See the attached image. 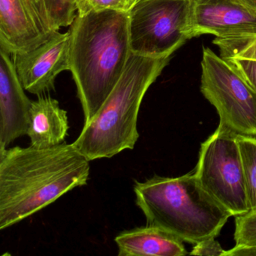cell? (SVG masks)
I'll list each match as a JSON object with an SVG mask.
<instances>
[{
	"mask_svg": "<svg viewBox=\"0 0 256 256\" xmlns=\"http://www.w3.org/2000/svg\"><path fill=\"white\" fill-rule=\"evenodd\" d=\"M90 162L73 144L0 150V229L20 222L86 185Z\"/></svg>",
	"mask_w": 256,
	"mask_h": 256,
	"instance_id": "6da1fadb",
	"label": "cell"
},
{
	"mask_svg": "<svg viewBox=\"0 0 256 256\" xmlns=\"http://www.w3.org/2000/svg\"><path fill=\"white\" fill-rule=\"evenodd\" d=\"M24 90L12 58L0 49V150L28 134L32 101Z\"/></svg>",
	"mask_w": 256,
	"mask_h": 256,
	"instance_id": "8fae6325",
	"label": "cell"
},
{
	"mask_svg": "<svg viewBox=\"0 0 256 256\" xmlns=\"http://www.w3.org/2000/svg\"><path fill=\"white\" fill-rule=\"evenodd\" d=\"M192 36L217 38L256 36V8L240 0H198L193 2Z\"/></svg>",
	"mask_w": 256,
	"mask_h": 256,
	"instance_id": "30bf717a",
	"label": "cell"
},
{
	"mask_svg": "<svg viewBox=\"0 0 256 256\" xmlns=\"http://www.w3.org/2000/svg\"><path fill=\"white\" fill-rule=\"evenodd\" d=\"M12 58L25 90L38 96L44 95L55 90L58 74L70 70V32L58 31L36 48Z\"/></svg>",
	"mask_w": 256,
	"mask_h": 256,
	"instance_id": "9c48e42d",
	"label": "cell"
},
{
	"mask_svg": "<svg viewBox=\"0 0 256 256\" xmlns=\"http://www.w3.org/2000/svg\"><path fill=\"white\" fill-rule=\"evenodd\" d=\"M70 70L89 124L119 82L132 52L128 13L76 16L70 25Z\"/></svg>",
	"mask_w": 256,
	"mask_h": 256,
	"instance_id": "7a4b0ae2",
	"label": "cell"
},
{
	"mask_svg": "<svg viewBox=\"0 0 256 256\" xmlns=\"http://www.w3.org/2000/svg\"><path fill=\"white\" fill-rule=\"evenodd\" d=\"M224 256H256V245H236L224 252Z\"/></svg>",
	"mask_w": 256,
	"mask_h": 256,
	"instance_id": "ffe728a7",
	"label": "cell"
},
{
	"mask_svg": "<svg viewBox=\"0 0 256 256\" xmlns=\"http://www.w3.org/2000/svg\"><path fill=\"white\" fill-rule=\"evenodd\" d=\"M245 178L250 211L256 210V138L236 136Z\"/></svg>",
	"mask_w": 256,
	"mask_h": 256,
	"instance_id": "9a60e30c",
	"label": "cell"
},
{
	"mask_svg": "<svg viewBox=\"0 0 256 256\" xmlns=\"http://www.w3.org/2000/svg\"><path fill=\"white\" fill-rule=\"evenodd\" d=\"M138 1H139V0H138Z\"/></svg>",
	"mask_w": 256,
	"mask_h": 256,
	"instance_id": "603a6c76",
	"label": "cell"
},
{
	"mask_svg": "<svg viewBox=\"0 0 256 256\" xmlns=\"http://www.w3.org/2000/svg\"><path fill=\"white\" fill-rule=\"evenodd\" d=\"M202 91L220 116L218 128L256 136V90L210 48L203 50Z\"/></svg>",
	"mask_w": 256,
	"mask_h": 256,
	"instance_id": "8992f818",
	"label": "cell"
},
{
	"mask_svg": "<svg viewBox=\"0 0 256 256\" xmlns=\"http://www.w3.org/2000/svg\"><path fill=\"white\" fill-rule=\"evenodd\" d=\"M136 204L146 224L161 228L182 240L196 244L218 236L230 214L198 180L194 174L178 178L155 175L136 182Z\"/></svg>",
	"mask_w": 256,
	"mask_h": 256,
	"instance_id": "277c9868",
	"label": "cell"
},
{
	"mask_svg": "<svg viewBox=\"0 0 256 256\" xmlns=\"http://www.w3.org/2000/svg\"><path fill=\"white\" fill-rule=\"evenodd\" d=\"M234 238L236 245H256V210L236 216Z\"/></svg>",
	"mask_w": 256,
	"mask_h": 256,
	"instance_id": "ac0fdd59",
	"label": "cell"
},
{
	"mask_svg": "<svg viewBox=\"0 0 256 256\" xmlns=\"http://www.w3.org/2000/svg\"><path fill=\"white\" fill-rule=\"evenodd\" d=\"M172 56L154 58L131 54L118 83L73 145L89 161L112 158L133 150L139 138L140 104Z\"/></svg>",
	"mask_w": 256,
	"mask_h": 256,
	"instance_id": "3957f363",
	"label": "cell"
},
{
	"mask_svg": "<svg viewBox=\"0 0 256 256\" xmlns=\"http://www.w3.org/2000/svg\"><path fill=\"white\" fill-rule=\"evenodd\" d=\"M49 14L56 30L72 24L77 16L76 0H46Z\"/></svg>",
	"mask_w": 256,
	"mask_h": 256,
	"instance_id": "e0dca14e",
	"label": "cell"
},
{
	"mask_svg": "<svg viewBox=\"0 0 256 256\" xmlns=\"http://www.w3.org/2000/svg\"><path fill=\"white\" fill-rule=\"evenodd\" d=\"M58 31L46 0H0V49L11 56L36 48Z\"/></svg>",
	"mask_w": 256,
	"mask_h": 256,
	"instance_id": "ba28073f",
	"label": "cell"
},
{
	"mask_svg": "<svg viewBox=\"0 0 256 256\" xmlns=\"http://www.w3.org/2000/svg\"><path fill=\"white\" fill-rule=\"evenodd\" d=\"M191 1H192L193 2H196V1H198V0H191Z\"/></svg>",
	"mask_w": 256,
	"mask_h": 256,
	"instance_id": "7402d4cb",
	"label": "cell"
},
{
	"mask_svg": "<svg viewBox=\"0 0 256 256\" xmlns=\"http://www.w3.org/2000/svg\"><path fill=\"white\" fill-rule=\"evenodd\" d=\"M236 134L217 128L200 146L194 175L232 216L250 212Z\"/></svg>",
	"mask_w": 256,
	"mask_h": 256,
	"instance_id": "52a82bcc",
	"label": "cell"
},
{
	"mask_svg": "<svg viewBox=\"0 0 256 256\" xmlns=\"http://www.w3.org/2000/svg\"><path fill=\"white\" fill-rule=\"evenodd\" d=\"M224 250L215 238L204 240L196 244L190 254L193 256H224Z\"/></svg>",
	"mask_w": 256,
	"mask_h": 256,
	"instance_id": "d6986e66",
	"label": "cell"
},
{
	"mask_svg": "<svg viewBox=\"0 0 256 256\" xmlns=\"http://www.w3.org/2000/svg\"><path fill=\"white\" fill-rule=\"evenodd\" d=\"M138 2V0H76L79 16L106 10L128 13Z\"/></svg>",
	"mask_w": 256,
	"mask_h": 256,
	"instance_id": "2e32d148",
	"label": "cell"
},
{
	"mask_svg": "<svg viewBox=\"0 0 256 256\" xmlns=\"http://www.w3.org/2000/svg\"><path fill=\"white\" fill-rule=\"evenodd\" d=\"M222 59L227 62L256 90V36L238 38H216Z\"/></svg>",
	"mask_w": 256,
	"mask_h": 256,
	"instance_id": "5bb4252c",
	"label": "cell"
},
{
	"mask_svg": "<svg viewBox=\"0 0 256 256\" xmlns=\"http://www.w3.org/2000/svg\"><path fill=\"white\" fill-rule=\"evenodd\" d=\"M119 256H184V241L173 234L149 226L120 232L114 238Z\"/></svg>",
	"mask_w": 256,
	"mask_h": 256,
	"instance_id": "7c38bea8",
	"label": "cell"
},
{
	"mask_svg": "<svg viewBox=\"0 0 256 256\" xmlns=\"http://www.w3.org/2000/svg\"><path fill=\"white\" fill-rule=\"evenodd\" d=\"M191 0H139L128 14L132 53L172 56L192 36Z\"/></svg>",
	"mask_w": 256,
	"mask_h": 256,
	"instance_id": "5b68a950",
	"label": "cell"
},
{
	"mask_svg": "<svg viewBox=\"0 0 256 256\" xmlns=\"http://www.w3.org/2000/svg\"><path fill=\"white\" fill-rule=\"evenodd\" d=\"M70 130L66 110L59 102L46 95L32 102L28 136L31 145L46 148L64 143Z\"/></svg>",
	"mask_w": 256,
	"mask_h": 256,
	"instance_id": "4fadbf2b",
	"label": "cell"
},
{
	"mask_svg": "<svg viewBox=\"0 0 256 256\" xmlns=\"http://www.w3.org/2000/svg\"><path fill=\"white\" fill-rule=\"evenodd\" d=\"M240 1L252 8H256V0H240Z\"/></svg>",
	"mask_w": 256,
	"mask_h": 256,
	"instance_id": "44dd1931",
	"label": "cell"
}]
</instances>
